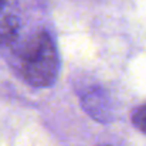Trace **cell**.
<instances>
[{"label":"cell","mask_w":146,"mask_h":146,"mask_svg":"<svg viewBox=\"0 0 146 146\" xmlns=\"http://www.w3.org/2000/svg\"><path fill=\"white\" fill-rule=\"evenodd\" d=\"M20 21L7 0H0V46L11 41L17 34Z\"/></svg>","instance_id":"obj_3"},{"label":"cell","mask_w":146,"mask_h":146,"mask_svg":"<svg viewBox=\"0 0 146 146\" xmlns=\"http://www.w3.org/2000/svg\"><path fill=\"white\" fill-rule=\"evenodd\" d=\"M60 72V57L48 33H37L21 57V74L33 87H50Z\"/></svg>","instance_id":"obj_1"},{"label":"cell","mask_w":146,"mask_h":146,"mask_svg":"<svg viewBox=\"0 0 146 146\" xmlns=\"http://www.w3.org/2000/svg\"><path fill=\"white\" fill-rule=\"evenodd\" d=\"M132 123L141 132L146 133V104L135 109V112L132 113Z\"/></svg>","instance_id":"obj_4"},{"label":"cell","mask_w":146,"mask_h":146,"mask_svg":"<svg viewBox=\"0 0 146 146\" xmlns=\"http://www.w3.org/2000/svg\"><path fill=\"white\" fill-rule=\"evenodd\" d=\"M84 109L99 122H108L111 119V101L108 94L101 88H92L82 97Z\"/></svg>","instance_id":"obj_2"},{"label":"cell","mask_w":146,"mask_h":146,"mask_svg":"<svg viewBox=\"0 0 146 146\" xmlns=\"http://www.w3.org/2000/svg\"><path fill=\"white\" fill-rule=\"evenodd\" d=\"M102 146H109V145H102Z\"/></svg>","instance_id":"obj_5"}]
</instances>
